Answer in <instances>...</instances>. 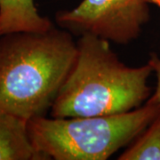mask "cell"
Wrapping results in <instances>:
<instances>
[{
  "label": "cell",
  "instance_id": "3",
  "mask_svg": "<svg viewBox=\"0 0 160 160\" xmlns=\"http://www.w3.org/2000/svg\"><path fill=\"white\" fill-rule=\"evenodd\" d=\"M160 114V103L126 113L28 121L30 141L44 159L105 160L129 145Z\"/></svg>",
  "mask_w": 160,
  "mask_h": 160
},
{
  "label": "cell",
  "instance_id": "7",
  "mask_svg": "<svg viewBox=\"0 0 160 160\" xmlns=\"http://www.w3.org/2000/svg\"><path fill=\"white\" fill-rule=\"evenodd\" d=\"M119 160H160V114L118 158Z\"/></svg>",
  "mask_w": 160,
  "mask_h": 160
},
{
  "label": "cell",
  "instance_id": "6",
  "mask_svg": "<svg viewBox=\"0 0 160 160\" xmlns=\"http://www.w3.org/2000/svg\"><path fill=\"white\" fill-rule=\"evenodd\" d=\"M52 26L38 13L34 0H0V38L16 32H44Z\"/></svg>",
  "mask_w": 160,
  "mask_h": 160
},
{
  "label": "cell",
  "instance_id": "8",
  "mask_svg": "<svg viewBox=\"0 0 160 160\" xmlns=\"http://www.w3.org/2000/svg\"><path fill=\"white\" fill-rule=\"evenodd\" d=\"M148 63L152 67L153 72L156 73L157 86H156V90H155L154 93L149 98L147 102L160 103V58L157 54L152 53L150 55Z\"/></svg>",
  "mask_w": 160,
  "mask_h": 160
},
{
  "label": "cell",
  "instance_id": "2",
  "mask_svg": "<svg viewBox=\"0 0 160 160\" xmlns=\"http://www.w3.org/2000/svg\"><path fill=\"white\" fill-rule=\"evenodd\" d=\"M72 69L51 108L52 118H84L126 113L142 107L151 89L153 72L146 65L131 68L121 62L109 41L83 34Z\"/></svg>",
  "mask_w": 160,
  "mask_h": 160
},
{
  "label": "cell",
  "instance_id": "5",
  "mask_svg": "<svg viewBox=\"0 0 160 160\" xmlns=\"http://www.w3.org/2000/svg\"><path fill=\"white\" fill-rule=\"evenodd\" d=\"M0 160H44L30 141L28 120L0 109Z\"/></svg>",
  "mask_w": 160,
  "mask_h": 160
},
{
  "label": "cell",
  "instance_id": "9",
  "mask_svg": "<svg viewBox=\"0 0 160 160\" xmlns=\"http://www.w3.org/2000/svg\"><path fill=\"white\" fill-rule=\"evenodd\" d=\"M148 1H149V4H153V5L160 8V0H148Z\"/></svg>",
  "mask_w": 160,
  "mask_h": 160
},
{
  "label": "cell",
  "instance_id": "4",
  "mask_svg": "<svg viewBox=\"0 0 160 160\" xmlns=\"http://www.w3.org/2000/svg\"><path fill=\"white\" fill-rule=\"evenodd\" d=\"M149 20L148 0H83L74 9L56 14L62 27L119 45L138 38Z\"/></svg>",
  "mask_w": 160,
  "mask_h": 160
},
{
  "label": "cell",
  "instance_id": "1",
  "mask_svg": "<svg viewBox=\"0 0 160 160\" xmlns=\"http://www.w3.org/2000/svg\"><path fill=\"white\" fill-rule=\"evenodd\" d=\"M78 46L53 26L0 38V109L24 119L46 116L72 69Z\"/></svg>",
  "mask_w": 160,
  "mask_h": 160
}]
</instances>
